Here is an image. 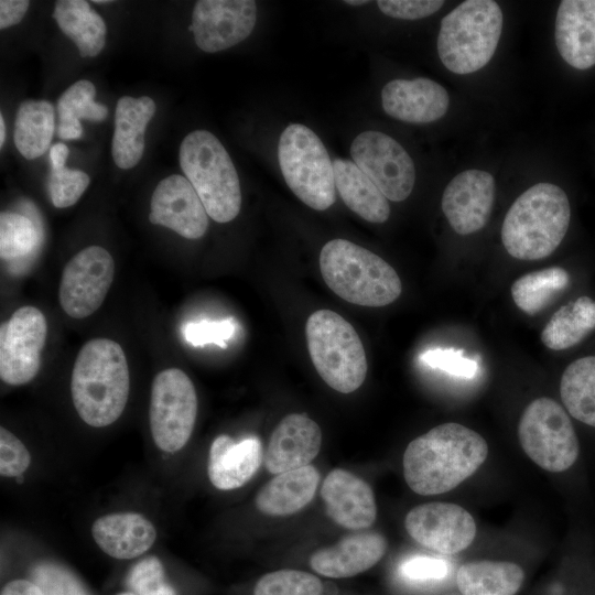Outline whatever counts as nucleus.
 Segmentation results:
<instances>
[{
  "label": "nucleus",
  "instance_id": "473e14b6",
  "mask_svg": "<svg viewBox=\"0 0 595 595\" xmlns=\"http://www.w3.org/2000/svg\"><path fill=\"white\" fill-rule=\"evenodd\" d=\"M96 88L89 80L82 79L69 86L57 100V134L61 139H79L83 134L80 118L101 121L108 108L94 100Z\"/></svg>",
  "mask_w": 595,
  "mask_h": 595
},
{
  "label": "nucleus",
  "instance_id": "7ed1b4c3",
  "mask_svg": "<svg viewBox=\"0 0 595 595\" xmlns=\"http://www.w3.org/2000/svg\"><path fill=\"white\" fill-rule=\"evenodd\" d=\"M570 220L565 192L552 183H537L509 207L501 226V241L516 259L540 260L559 247Z\"/></svg>",
  "mask_w": 595,
  "mask_h": 595
},
{
  "label": "nucleus",
  "instance_id": "a19ab883",
  "mask_svg": "<svg viewBox=\"0 0 595 595\" xmlns=\"http://www.w3.org/2000/svg\"><path fill=\"white\" fill-rule=\"evenodd\" d=\"M420 360L431 368L465 379L475 377L478 370L475 359L466 357L463 350L455 348L428 349L420 355Z\"/></svg>",
  "mask_w": 595,
  "mask_h": 595
},
{
  "label": "nucleus",
  "instance_id": "3c124183",
  "mask_svg": "<svg viewBox=\"0 0 595 595\" xmlns=\"http://www.w3.org/2000/svg\"><path fill=\"white\" fill-rule=\"evenodd\" d=\"M116 595H137V594H134V593L128 591V592H121V593H118V594H116Z\"/></svg>",
  "mask_w": 595,
  "mask_h": 595
},
{
  "label": "nucleus",
  "instance_id": "7c9ffc66",
  "mask_svg": "<svg viewBox=\"0 0 595 595\" xmlns=\"http://www.w3.org/2000/svg\"><path fill=\"white\" fill-rule=\"evenodd\" d=\"M594 329L595 301L580 296L551 316L541 333V342L550 349L563 350L578 344Z\"/></svg>",
  "mask_w": 595,
  "mask_h": 595
},
{
  "label": "nucleus",
  "instance_id": "603ef678",
  "mask_svg": "<svg viewBox=\"0 0 595 595\" xmlns=\"http://www.w3.org/2000/svg\"><path fill=\"white\" fill-rule=\"evenodd\" d=\"M93 2L94 3H109L111 1H109V0H94Z\"/></svg>",
  "mask_w": 595,
  "mask_h": 595
},
{
  "label": "nucleus",
  "instance_id": "6e6552de",
  "mask_svg": "<svg viewBox=\"0 0 595 595\" xmlns=\"http://www.w3.org/2000/svg\"><path fill=\"white\" fill-rule=\"evenodd\" d=\"M278 160L286 185L309 207L325 210L336 199L333 162L314 131L301 123L281 133Z\"/></svg>",
  "mask_w": 595,
  "mask_h": 595
},
{
  "label": "nucleus",
  "instance_id": "39448f33",
  "mask_svg": "<svg viewBox=\"0 0 595 595\" xmlns=\"http://www.w3.org/2000/svg\"><path fill=\"white\" fill-rule=\"evenodd\" d=\"M178 160L208 216L217 223L236 218L241 207L240 182L221 142L207 130H194L183 139Z\"/></svg>",
  "mask_w": 595,
  "mask_h": 595
},
{
  "label": "nucleus",
  "instance_id": "de8ad7c7",
  "mask_svg": "<svg viewBox=\"0 0 595 595\" xmlns=\"http://www.w3.org/2000/svg\"><path fill=\"white\" fill-rule=\"evenodd\" d=\"M68 148L64 143H56L50 148L51 166H64L68 156Z\"/></svg>",
  "mask_w": 595,
  "mask_h": 595
},
{
  "label": "nucleus",
  "instance_id": "b1692460",
  "mask_svg": "<svg viewBox=\"0 0 595 595\" xmlns=\"http://www.w3.org/2000/svg\"><path fill=\"white\" fill-rule=\"evenodd\" d=\"M91 534L109 556L129 560L147 552L156 539L152 522L138 512H116L96 519Z\"/></svg>",
  "mask_w": 595,
  "mask_h": 595
},
{
  "label": "nucleus",
  "instance_id": "49530a36",
  "mask_svg": "<svg viewBox=\"0 0 595 595\" xmlns=\"http://www.w3.org/2000/svg\"><path fill=\"white\" fill-rule=\"evenodd\" d=\"M1 595H44L41 588L32 581L13 580L7 583Z\"/></svg>",
  "mask_w": 595,
  "mask_h": 595
},
{
  "label": "nucleus",
  "instance_id": "393cba45",
  "mask_svg": "<svg viewBox=\"0 0 595 595\" xmlns=\"http://www.w3.org/2000/svg\"><path fill=\"white\" fill-rule=\"evenodd\" d=\"M155 108L154 100L148 96H123L117 101L111 154L120 169H131L141 160L147 126L154 116Z\"/></svg>",
  "mask_w": 595,
  "mask_h": 595
},
{
  "label": "nucleus",
  "instance_id": "f257e3e1",
  "mask_svg": "<svg viewBox=\"0 0 595 595\" xmlns=\"http://www.w3.org/2000/svg\"><path fill=\"white\" fill-rule=\"evenodd\" d=\"M487 455L488 445L480 434L447 422L408 444L402 458L403 476L419 495L443 494L470 477Z\"/></svg>",
  "mask_w": 595,
  "mask_h": 595
},
{
  "label": "nucleus",
  "instance_id": "1a4fd4ad",
  "mask_svg": "<svg viewBox=\"0 0 595 595\" xmlns=\"http://www.w3.org/2000/svg\"><path fill=\"white\" fill-rule=\"evenodd\" d=\"M520 445L541 468L561 473L577 459L580 445L574 426L563 407L551 398L530 402L518 424Z\"/></svg>",
  "mask_w": 595,
  "mask_h": 595
},
{
  "label": "nucleus",
  "instance_id": "aec40b11",
  "mask_svg": "<svg viewBox=\"0 0 595 595\" xmlns=\"http://www.w3.org/2000/svg\"><path fill=\"white\" fill-rule=\"evenodd\" d=\"M381 102L385 112L394 119L410 123H429L446 113L450 97L439 83L418 77L387 83L381 90Z\"/></svg>",
  "mask_w": 595,
  "mask_h": 595
},
{
  "label": "nucleus",
  "instance_id": "2eb2a0df",
  "mask_svg": "<svg viewBox=\"0 0 595 595\" xmlns=\"http://www.w3.org/2000/svg\"><path fill=\"white\" fill-rule=\"evenodd\" d=\"M256 21L257 4L252 0H201L188 29L199 50L216 53L246 40Z\"/></svg>",
  "mask_w": 595,
  "mask_h": 595
},
{
  "label": "nucleus",
  "instance_id": "37998d69",
  "mask_svg": "<svg viewBox=\"0 0 595 595\" xmlns=\"http://www.w3.org/2000/svg\"><path fill=\"white\" fill-rule=\"evenodd\" d=\"M444 1L439 0H379L380 11L391 18L416 20L426 18L442 8Z\"/></svg>",
  "mask_w": 595,
  "mask_h": 595
},
{
  "label": "nucleus",
  "instance_id": "f03ea898",
  "mask_svg": "<svg viewBox=\"0 0 595 595\" xmlns=\"http://www.w3.org/2000/svg\"><path fill=\"white\" fill-rule=\"evenodd\" d=\"M129 389V368L121 346L108 338L88 340L72 371V400L79 418L94 428L112 424L126 408Z\"/></svg>",
  "mask_w": 595,
  "mask_h": 595
},
{
  "label": "nucleus",
  "instance_id": "20e7f679",
  "mask_svg": "<svg viewBox=\"0 0 595 595\" xmlns=\"http://www.w3.org/2000/svg\"><path fill=\"white\" fill-rule=\"evenodd\" d=\"M322 277L343 300L361 306H385L402 292L396 270L382 258L349 240L334 239L320 255Z\"/></svg>",
  "mask_w": 595,
  "mask_h": 595
},
{
  "label": "nucleus",
  "instance_id": "4468645a",
  "mask_svg": "<svg viewBox=\"0 0 595 595\" xmlns=\"http://www.w3.org/2000/svg\"><path fill=\"white\" fill-rule=\"evenodd\" d=\"M404 527L414 541L442 554L465 550L476 536L473 516L450 502H429L412 508L405 516Z\"/></svg>",
  "mask_w": 595,
  "mask_h": 595
},
{
  "label": "nucleus",
  "instance_id": "ea45409f",
  "mask_svg": "<svg viewBox=\"0 0 595 595\" xmlns=\"http://www.w3.org/2000/svg\"><path fill=\"white\" fill-rule=\"evenodd\" d=\"M236 329L237 322L229 317L218 321L188 322L182 327V333L185 340L194 347L214 344L226 348L227 342L234 337Z\"/></svg>",
  "mask_w": 595,
  "mask_h": 595
},
{
  "label": "nucleus",
  "instance_id": "a211bd4d",
  "mask_svg": "<svg viewBox=\"0 0 595 595\" xmlns=\"http://www.w3.org/2000/svg\"><path fill=\"white\" fill-rule=\"evenodd\" d=\"M321 496L327 516L343 528L363 530L376 520L377 505L370 485L346 469L335 468L325 477Z\"/></svg>",
  "mask_w": 595,
  "mask_h": 595
},
{
  "label": "nucleus",
  "instance_id": "72a5a7b5",
  "mask_svg": "<svg viewBox=\"0 0 595 595\" xmlns=\"http://www.w3.org/2000/svg\"><path fill=\"white\" fill-rule=\"evenodd\" d=\"M569 281L570 275L565 269L551 267L518 278L510 292L519 310L534 315L545 309L555 295L567 286Z\"/></svg>",
  "mask_w": 595,
  "mask_h": 595
},
{
  "label": "nucleus",
  "instance_id": "58836bf2",
  "mask_svg": "<svg viewBox=\"0 0 595 595\" xmlns=\"http://www.w3.org/2000/svg\"><path fill=\"white\" fill-rule=\"evenodd\" d=\"M127 585L137 595H176L175 589L165 581L161 561L153 555L140 560L131 567Z\"/></svg>",
  "mask_w": 595,
  "mask_h": 595
},
{
  "label": "nucleus",
  "instance_id": "c03bdc74",
  "mask_svg": "<svg viewBox=\"0 0 595 595\" xmlns=\"http://www.w3.org/2000/svg\"><path fill=\"white\" fill-rule=\"evenodd\" d=\"M447 571L445 561L428 556L412 558L401 566L402 574L412 581L441 580Z\"/></svg>",
  "mask_w": 595,
  "mask_h": 595
},
{
  "label": "nucleus",
  "instance_id": "f8f14e48",
  "mask_svg": "<svg viewBox=\"0 0 595 595\" xmlns=\"http://www.w3.org/2000/svg\"><path fill=\"white\" fill-rule=\"evenodd\" d=\"M47 322L36 307H19L0 326V378L11 386L30 382L41 367Z\"/></svg>",
  "mask_w": 595,
  "mask_h": 595
},
{
  "label": "nucleus",
  "instance_id": "cd10ccee",
  "mask_svg": "<svg viewBox=\"0 0 595 595\" xmlns=\"http://www.w3.org/2000/svg\"><path fill=\"white\" fill-rule=\"evenodd\" d=\"M523 578L524 572L516 563L482 560L461 565L456 585L463 595H515Z\"/></svg>",
  "mask_w": 595,
  "mask_h": 595
},
{
  "label": "nucleus",
  "instance_id": "bb28decb",
  "mask_svg": "<svg viewBox=\"0 0 595 595\" xmlns=\"http://www.w3.org/2000/svg\"><path fill=\"white\" fill-rule=\"evenodd\" d=\"M336 190L346 206L367 221L381 224L390 216L388 198L351 161H333Z\"/></svg>",
  "mask_w": 595,
  "mask_h": 595
},
{
  "label": "nucleus",
  "instance_id": "6ab92c4d",
  "mask_svg": "<svg viewBox=\"0 0 595 595\" xmlns=\"http://www.w3.org/2000/svg\"><path fill=\"white\" fill-rule=\"evenodd\" d=\"M321 445L318 424L305 414L291 413L273 430L264 454V466L277 475L307 466L317 456Z\"/></svg>",
  "mask_w": 595,
  "mask_h": 595
},
{
  "label": "nucleus",
  "instance_id": "0eeeda50",
  "mask_svg": "<svg viewBox=\"0 0 595 595\" xmlns=\"http://www.w3.org/2000/svg\"><path fill=\"white\" fill-rule=\"evenodd\" d=\"M312 363L321 378L342 393L357 390L367 375L363 343L349 322L329 310H318L306 321Z\"/></svg>",
  "mask_w": 595,
  "mask_h": 595
},
{
  "label": "nucleus",
  "instance_id": "8fccbe9b",
  "mask_svg": "<svg viewBox=\"0 0 595 595\" xmlns=\"http://www.w3.org/2000/svg\"><path fill=\"white\" fill-rule=\"evenodd\" d=\"M344 3L349 4V6H363V4L369 3V1H366V0H346V1H344Z\"/></svg>",
  "mask_w": 595,
  "mask_h": 595
},
{
  "label": "nucleus",
  "instance_id": "f3484780",
  "mask_svg": "<svg viewBox=\"0 0 595 595\" xmlns=\"http://www.w3.org/2000/svg\"><path fill=\"white\" fill-rule=\"evenodd\" d=\"M149 219L187 239H198L208 229V214L199 196L180 174L159 182L151 197Z\"/></svg>",
  "mask_w": 595,
  "mask_h": 595
},
{
  "label": "nucleus",
  "instance_id": "f704fd0d",
  "mask_svg": "<svg viewBox=\"0 0 595 595\" xmlns=\"http://www.w3.org/2000/svg\"><path fill=\"white\" fill-rule=\"evenodd\" d=\"M40 242V232L26 216L2 212L0 215V257L13 261L30 256Z\"/></svg>",
  "mask_w": 595,
  "mask_h": 595
},
{
  "label": "nucleus",
  "instance_id": "9b49d317",
  "mask_svg": "<svg viewBox=\"0 0 595 595\" xmlns=\"http://www.w3.org/2000/svg\"><path fill=\"white\" fill-rule=\"evenodd\" d=\"M354 163L390 201L401 202L415 182L414 163L404 148L380 131L359 133L350 145Z\"/></svg>",
  "mask_w": 595,
  "mask_h": 595
},
{
  "label": "nucleus",
  "instance_id": "4c0bfd02",
  "mask_svg": "<svg viewBox=\"0 0 595 595\" xmlns=\"http://www.w3.org/2000/svg\"><path fill=\"white\" fill-rule=\"evenodd\" d=\"M90 183L88 174L67 166H51L47 177V190L52 204L57 208H66L78 202Z\"/></svg>",
  "mask_w": 595,
  "mask_h": 595
},
{
  "label": "nucleus",
  "instance_id": "412c9836",
  "mask_svg": "<svg viewBox=\"0 0 595 595\" xmlns=\"http://www.w3.org/2000/svg\"><path fill=\"white\" fill-rule=\"evenodd\" d=\"M387 551L386 538L377 531H359L336 544L315 551L311 567L327 577L343 578L360 574L377 564Z\"/></svg>",
  "mask_w": 595,
  "mask_h": 595
},
{
  "label": "nucleus",
  "instance_id": "dca6fc26",
  "mask_svg": "<svg viewBox=\"0 0 595 595\" xmlns=\"http://www.w3.org/2000/svg\"><path fill=\"white\" fill-rule=\"evenodd\" d=\"M495 202V180L486 171L457 174L442 195V210L458 235L474 234L487 224Z\"/></svg>",
  "mask_w": 595,
  "mask_h": 595
},
{
  "label": "nucleus",
  "instance_id": "a878e982",
  "mask_svg": "<svg viewBox=\"0 0 595 595\" xmlns=\"http://www.w3.org/2000/svg\"><path fill=\"white\" fill-rule=\"evenodd\" d=\"M320 473L313 465L275 475L258 493L256 506L268 516H288L304 508L314 498Z\"/></svg>",
  "mask_w": 595,
  "mask_h": 595
},
{
  "label": "nucleus",
  "instance_id": "c85d7f7f",
  "mask_svg": "<svg viewBox=\"0 0 595 595\" xmlns=\"http://www.w3.org/2000/svg\"><path fill=\"white\" fill-rule=\"evenodd\" d=\"M53 18L77 46L82 57H95L104 48L107 28L102 18L84 0H60Z\"/></svg>",
  "mask_w": 595,
  "mask_h": 595
},
{
  "label": "nucleus",
  "instance_id": "ddd939ff",
  "mask_svg": "<svg viewBox=\"0 0 595 595\" xmlns=\"http://www.w3.org/2000/svg\"><path fill=\"white\" fill-rule=\"evenodd\" d=\"M115 275L111 255L100 246H89L76 253L65 266L58 300L63 311L73 318H85L102 304Z\"/></svg>",
  "mask_w": 595,
  "mask_h": 595
},
{
  "label": "nucleus",
  "instance_id": "5701e85b",
  "mask_svg": "<svg viewBox=\"0 0 595 595\" xmlns=\"http://www.w3.org/2000/svg\"><path fill=\"white\" fill-rule=\"evenodd\" d=\"M262 462V445L257 436L239 442L226 434L218 435L208 454L207 474L220 490H230L249 482Z\"/></svg>",
  "mask_w": 595,
  "mask_h": 595
},
{
  "label": "nucleus",
  "instance_id": "c756f323",
  "mask_svg": "<svg viewBox=\"0 0 595 595\" xmlns=\"http://www.w3.org/2000/svg\"><path fill=\"white\" fill-rule=\"evenodd\" d=\"M55 130V110L46 100H24L20 104L14 122V144L28 160L44 154Z\"/></svg>",
  "mask_w": 595,
  "mask_h": 595
},
{
  "label": "nucleus",
  "instance_id": "79ce46f5",
  "mask_svg": "<svg viewBox=\"0 0 595 595\" xmlns=\"http://www.w3.org/2000/svg\"><path fill=\"white\" fill-rule=\"evenodd\" d=\"M31 464L25 445L8 429L0 428V474L6 477L21 476Z\"/></svg>",
  "mask_w": 595,
  "mask_h": 595
},
{
  "label": "nucleus",
  "instance_id": "4be33fe9",
  "mask_svg": "<svg viewBox=\"0 0 595 595\" xmlns=\"http://www.w3.org/2000/svg\"><path fill=\"white\" fill-rule=\"evenodd\" d=\"M561 57L576 69L595 65V0L561 1L554 31Z\"/></svg>",
  "mask_w": 595,
  "mask_h": 595
},
{
  "label": "nucleus",
  "instance_id": "e433bc0d",
  "mask_svg": "<svg viewBox=\"0 0 595 595\" xmlns=\"http://www.w3.org/2000/svg\"><path fill=\"white\" fill-rule=\"evenodd\" d=\"M31 578L44 595H90L73 572L57 563H37Z\"/></svg>",
  "mask_w": 595,
  "mask_h": 595
},
{
  "label": "nucleus",
  "instance_id": "2f4dec72",
  "mask_svg": "<svg viewBox=\"0 0 595 595\" xmlns=\"http://www.w3.org/2000/svg\"><path fill=\"white\" fill-rule=\"evenodd\" d=\"M560 394L573 418L595 428V356L578 358L566 367Z\"/></svg>",
  "mask_w": 595,
  "mask_h": 595
},
{
  "label": "nucleus",
  "instance_id": "c9c22d12",
  "mask_svg": "<svg viewBox=\"0 0 595 595\" xmlns=\"http://www.w3.org/2000/svg\"><path fill=\"white\" fill-rule=\"evenodd\" d=\"M322 592L318 577L299 570L267 573L253 588V595H322Z\"/></svg>",
  "mask_w": 595,
  "mask_h": 595
},
{
  "label": "nucleus",
  "instance_id": "9d476101",
  "mask_svg": "<svg viewBox=\"0 0 595 595\" xmlns=\"http://www.w3.org/2000/svg\"><path fill=\"white\" fill-rule=\"evenodd\" d=\"M197 416V396L190 377L178 368L160 371L153 379L149 409L155 445L167 453L188 442Z\"/></svg>",
  "mask_w": 595,
  "mask_h": 595
},
{
  "label": "nucleus",
  "instance_id": "423d86ee",
  "mask_svg": "<svg viewBox=\"0 0 595 595\" xmlns=\"http://www.w3.org/2000/svg\"><path fill=\"white\" fill-rule=\"evenodd\" d=\"M502 30V12L493 0H467L441 22L437 53L452 73L465 75L483 68L493 57Z\"/></svg>",
  "mask_w": 595,
  "mask_h": 595
},
{
  "label": "nucleus",
  "instance_id": "09e8293b",
  "mask_svg": "<svg viewBox=\"0 0 595 595\" xmlns=\"http://www.w3.org/2000/svg\"><path fill=\"white\" fill-rule=\"evenodd\" d=\"M4 141H6V123H4L3 116L0 115V148H2Z\"/></svg>",
  "mask_w": 595,
  "mask_h": 595
},
{
  "label": "nucleus",
  "instance_id": "a18cd8bd",
  "mask_svg": "<svg viewBox=\"0 0 595 595\" xmlns=\"http://www.w3.org/2000/svg\"><path fill=\"white\" fill-rule=\"evenodd\" d=\"M30 7L28 0H1L0 1V28L6 29L18 24L25 15Z\"/></svg>",
  "mask_w": 595,
  "mask_h": 595
}]
</instances>
